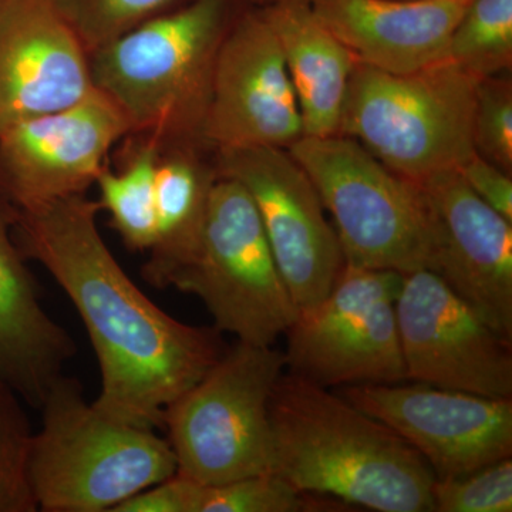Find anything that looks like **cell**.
Returning a JSON list of instances; mask_svg holds the SVG:
<instances>
[{
    "label": "cell",
    "mask_w": 512,
    "mask_h": 512,
    "mask_svg": "<svg viewBox=\"0 0 512 512\" xmlns=\"http://www.w3.org/2000/svg\"><path fill=\"white\" fill-rule=\"evenodd\" d=\"M86 194L19 212L16 244L73 303L99 362L93 404L113 419L156 430L165 409L220 359V330L174 319L150 301L111 254Z\"/></svg>",
    "instance_id": "1"
},
{
    "label": "cell",
    "mask_w": 512,
    "mask_h": 512,
    "mask_svg": "<svg viewBox=\"0 0 512 512\" xmlns=\"http://www.w3.org/2000/svg\"><path fill=\"white\" fill-rule=\"evenodd\" d=\"M269 416L272 471L301 493L379 512L433 511L427 461L339 393L284 373Z\"/></svg>",
    "instance_id": "2"
},
{
    "label": "cell",
    "mask_w": 512,
    "mask_h": 512,
    "mask_svg": "<svg viewBox=\"0 0 512 512\" xmlns=\"http://www.w3.org/2000/svg\"><path fill=\"white\" fill-rule=\"evenodd\" d=\"M228 0H191L160 13L90 56L94 87L163 148L202 140Z\"/></svg>",
    "instance_id": "3"
},
{
    "label": "cell",
    "mask_w": 512,
    "mask_h": 512,
    "mask_svg": "<svg viewBox=\"0 0 512 512\" xmlns=\"http://www.w3.org/2000/svg\"><path fill=\"white\" fill-rule=\"evenodd\" d=\"M39 409L42 427L33 433L29 453L39 511L113 512L177 473L167 439L101 413L74 377H57Z\"/></svg>",
    "instance_id": "4"
},
{
    "label": "cell",
    "mask_w": 512,
    "mask_h": 512,
    "mask_svg": "<svg viewBox=\"0 0 512 512\" xmlns=\"http://www.w3.org/2000/svg\"><path fill=\"white\" fill-rule=\"evenodd\" d=\"M478 82L450 60L406 74L357 62L339 134L360 141L394 173L420 183L460 168L477 153Z\"/></svg>",
    "instance_id": "5"
},
{
    "label": "cell",
    "mask_w": 512,
    "mask_h": 512,
    "mask_svg": "<svg viewBox=\"0 0 512 512\" xmlns=\"http://www.w3.org/2000/svg\"><path fill=\"white\" fill-rule=\"evenodd\" d=\"M333 220L345 264L433 271L436 227L420 184L346 136H302L288 147Z\"/></svg>",
    "instance_id": "6"
},
{
    "label": "cell",
    "mask_w": 512,
    "mask_h": 512,
    "mask_svg": "<svg viewBox=\"0 0 512 512\" xmlns=\"http://www.w3.org/2000/svg\"><path fill=\"white\" fill-rule=\"evenodd\" d=\"M284 352L238 342L165 409L177 473L212 485L272 471V394Z\"/></svg>",
    "instance_id": "7"
},
{
    "label": "cell",
    "mask_w": 512,
    "mask_h": 512,
    "mask_svg": "<svg viewBox=\"0 0 512 512\" xmlns=\"http://www.w3.org/2000/svg\"><path fill=\"white\" fill-rule=\"evenodd\" d=\"M197 296L214 328L238 342L274 346L299 315L261 217L244 185L218 175L200 252L173 286Z\"/></svg>",
    "instance_id": "8"
},
{
    "label": "cell",
    "mask_w": 512,
    "mask_h": 512,
    "mask_svg": "<svg viewBox=\"0 0 512 512\" xmlns=\"http://www.w3.org/2000/svg\"><path fill=\"white\" fill-rule=\"evenodd\" d=\"M403 274L345 264L286 332V367L323 387L406 382L396 301Z\"/></svg>",
    "instance_id": "9"
},
{
    "label": "cell",
    "mask_w": 512,
    "mask_h": 512,
    "mask_svg": "<svg viewBox=\"0 0 512 512\" xmlns=\"http://www.w3.org/2000/svg\"><path fill=\"white\" fill-rule=\"evenodd\" d=\"M215 171L244 185L299 312L328 295L345 266L338 235L309 175L279 147L218 150Z\"/></svg>",
    "instance_id": "10"
},
{
    "label": "cell",
    "mask_w": 512,
    "mask_h": 512,
    "mask_svg": "<svg viewBox=\"0 0 512 512\" xmlns=\"http://www.w3.org/2000/svg\"><path fill=\"white\" fill-rule=\"evenodd\" d=\"M396 313L407 380L512 399V342L436 272L403 274Z\"/></svg>",
    "instance_id": "11"
},
{
    "label": "cell",
    "mask_w": 512,
    "mask_h": 512,
    "mask_svg": "<svg viewBox=\"0 0 512 512\" xmlns=\"http://www.w3.org/2000/svg\"><path fill=\"white\" fill-rule=\"evenodd\" d=\"M127 134L126 114L96 87L73 106L13 124L0 131V194L19 212L86 194Z\"/></svg>",
    "instance_id": "12"
},
{
    "label": "cell",
    "mask_w": 512,
    "mask_h": 512,
    "mask_svg": "<svg viewBox=\"0 0 512 512\" xmlns=\"http://www.w3.org/2000/svg\"><path fill=\"white\" fill-rule=\"evenodd\" d=\"M340 396L396 431L436 480L466 476L512 454V399L419 382L340 387Z\"/></svg>",
    "instance_id": "13"
},
{
    "label": "cell",
    "mask_w": 512,
    "mask_h": 512,
    "mask_svg": "<svg viewBox=\"0 0 512 512\" xmlns=\"http://www.w3.org/2000/svg\"><path fill=\"white\" fill-rule=\"evenodd\" d=\"M303 136L298 99L268 20L247 13L222 39L201 138L217 150L288 148Z\"/></svg>",
    "instance_id": "14"
},
{
    "label": "cell",
    "mask_w": 512,
    "mask_h": 512,
    "mask_svg": "<svg viewBox=\"0 0 512 512\" xmlns=\"http://www.w3.org/2000/svg\"><path fill=\"white\" fill-rule=\"evenodd\" d=\"M419 184L436 227L433 272L512 342V222L478 198L458 168Z\"/></svg>",
    "instance_id": "15"
},
{
    "label": "cell",
    "mask_w": 512,
    "mask_h": 512,
    "mask_svg": "<svg viewBox=\"0 0 512 512\" xmlns=\"http://www.w3.org/2000/svg\"><path fill=\"white\" fill-rule=\"evenodd\" d=\"M93 89L90 56L49 0H0V131Z\"/></svg>",
    "instance_id": "16"
},
{
    "label": "cell",
    "mask_w": 512,
    "mask_h": 512,
    "mask_svg": "<svg viewBox=\"0 0 512 512\" xmlns=\"http://www.w3.org/2000/svg\"><path fill=\"white\" fill-rule=\"evenodd\" d=\"M357 62L406 74L447 60L470 0H308Z\"/></svg>",
    "instance_id": "17"
},
{
    "label": "cell",
    "mask_w": 512,
    "mask_h": 512,
    "mask_svg": "<svg viewBox=\"0 0 512 512\" xmlns=\"http://www.w3.org/2000/svg\"><path fill=\"white\" fill-rule=\"evenodd\" d=\"M18 215L0 194V382L39 409L49 387L76 356L77 345L43 308L13 235Z\"/></svg>",
    "instance_id": "18"
},
{
    "label": "cell",
    "mask_w": 512,
    "mask_h": 512,
    "mask_svg": "<svg viewBox=\"0 0 512 512\" xmlns=\"http://www.w3.org/2000/svg\"><path fill=\"white\" fill-rule=\"evenodd\" d=\"M261 12L284 53L303 136H338L356 57L313 15L308 0H285Z\"/></svg>",
    "instance_id": "19"
},
{
    "label": "cell",
    "mask_w": 512,
    "mask_h": 512,
    "mask_svg": "<svg viewBox=\"0 0 512 512\" xmlns=\"http://www.w3.org/2000/svg\"><path fill=\"white\" fill-rule=\"evenodd\" d=\"M217 171L202 163L191 144L163 148L156 170V241L143 278L156 289L173 286L200 252Z\"/></svg>",
    "instance_id": "20"
},
{
    "label": "cell",
    "mask_w": 512,
    "mask_h": 512,
    "mask_svg": "<svg viewBox=\"0 0 512 512\" xmlns=\"http://www.w3.org/2000/svg\"><path fill=\"white\" fill-rule=\"evenodd\" d=\"M161 147L144 138L126 167H104L96 185L100 210L109 212L111 227L131 251H150L156 241V170Z\"/></svg>",
    "instance_id": "21"
},
{
    "label": "cell",
    "mask_w": 512,
    "mask_h": 512,
    "mask_svg": "<svg viewBox=\"0 0 512 512\" xmlns=\"http://www.w3.org/2000/svg\"><path fill=\"white\" fill-rule=\"evenodd\" d=\"M447 60L478 80L511 69L512 0H470L451 35Z\"/></svg>",
    "instance_id": "22"
},
{
    "label": "cell",
    "mask_w": 512,
    "mask_h": 512,
    "mask_svg": "<svg viewBox=\"0 0 512 512\" xmlns=\"http://www.w3.org/2000/svg\"><path fill=\"white\" fill-rule=\"evenodd\" d=\"M23 399L0 382V512H37L29 483L33 430Z\"/></svg>",
    "instance_id": "23"
},
{
    "label": "cell",
    "mask_w": 512,
    "mask_h": 512,
    "mask_svg": "<svg viewBox=\"0 0 512 512\" xmlns=\"http://www.w3.org/2000/svg\"><path fill=\"white\" fill-rule=\"evenodd\" d=\"M87 55L165 12L177 0H49Z\"/></svg>",
    "instance_id": "24"
},
{
    "label": "cell",
    "mask_w": 512,
    "mask_h": 512,
    "mask_svg": "<svg viewBox=\"0 0 512 512\" xmlns=\"http://www.w3.org/2000/svg\"><path fill=\"white\" fill-rule=\"evenodd\" d=\"M274 473L255 474L224 484L201 485L197 512H301L318 505Z\"/></svg>",
    "instance_id": "25"
},
{
    "label": "cell",
    "mask_w": 512,
    "mask_h": 512,
    "mask_svg": "<svg viewBox=\"0 0 512 512\" xmlns=\"http://www.w3.org/2000/svg\"><path fill=\"white\" fill-rule=\"evenodd\" d=\"M433 511L511 512V457L478 468L466 476L436 480Z\"/></svg>",
    "instance_id": "26"
},
{
    "label": "cell",
    "mask_w": 512,
    "mask_h": 512,
    "mask_svg": "<svg viewBox=\"0 0 512 512\" xmlns=\"http://www.w3.org/2000/svg\"><path fill=\"white\" fill-rule=\"evenodd\" d=\"M474 148L478 156L512 173V90L507 80L481 79L474 113Z\"/></svg>",
    "instance_id": "27"
},
{
    "label": "cell",
    "mask_w": 512,
    "mask_h": 512,
    "mask_svg": "<svg viewBox=\"0 0 512 512\" xmlns=\"http://www.w3.org/2000/svg\"><path fill=\"white\" fill-rule=\"evenodd\" d=\"M201 485L175 473L123 501L113 512H197Z\"/></svg>",
    "instance_id": "28"
},
{
    "label": "cell",
    "mask_w": 512,
    "mask_h": 512,
    "mask_svg": "<svg viewBox=\"0 0 512 512\" xmlns=\"http://www.w3.org/2000/svg\"><path fill=\"white\" fill-rule=\"evenodd\" d=\"M458 171L478 198L503 215L505 220L512 222L511 174L505 173L477 153L461 165Z\"/></svg>",
    "instance_id": "29"
},
{
    "label": "cell",
    "mask_w": 512,
    "mask_h": 512,
    "mask_svg": "<svg viewBox=\"0 0 512 512\" xmlns=\"http://www.w3.org/2000/svg\"><path fill=\"white\" fill-rule=\"evenodd\" d=\"M255 5L261 6V8H266V6L275 5V3L285 2V0H251Z\"/></svg>",
    "instance_id": "30"
}]
</instances>
